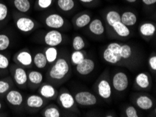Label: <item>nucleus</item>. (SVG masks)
Instances as JSON below:
<instances>
[{"instance_id": "20", "label": "nucleus", "mask_w": 156, "mask_h": 117, "mask_svg": "<svg viewBox=\"0 0 156 117\" xmlns=\"http://www.w3.org/2000/svg\"><path fill=\"white\" fill-rule=\"evenodd\" d=\"M112 27L115 34L120 37H127L131 34V30L129 27L125 25L120 20L115 23L112 26Z\"/></svg>"}, {"instance_id": "8", "label": "nucleus", "mask_w": 156, "mask_h": 117, "mask_svg": "<svg viewBox=\"0 0 156 117\" xmlns=\"http://www.w3.org/2000/svg\"><path fill=\"white\" fill-rule=\"evenodd\" d=\"M58 102L60 106L66 110H72L76 107L74 95L68 90H62L58 95Z\"/></svg>"}, {"instance_id": "23", "label": "nucleus", "mask_w": 156, "mask_h": 117, "mask_svg": "<svg viewBox=\"0 0 156 117\" xmlns=\"http://www.w3.org/2000/svg\"><path fill=\"white\" fill-rule=\"evenodd\" d=\"M44 53L48 64H53L58 58V49L55 46H48L45 49Z\"/></svg>"}, {"instance_id": "43", "label": "nucleus", "mask_w": 156, "mask_h": 117, "mask_svg": "<svg viewBox=\"0 0 156 117\" xmlns=\"http://www.w3.org/2000/svg\"><path fill=\"white\" fill-rule=\"evenodd\" d=\"M2 108V102H0V110H1Z\"/></svg>"}, {"instance_id": "7", "label": "nucleus", "mask_w": 156, "mask_h": 117, "mask_svg": "<svg viewBox=\"0 0 156 117\" xmlns=\"http://www.w3.org/2000/svg\"><path fill=\"white\" fill-rule=\"evenodd\" d=\"M44 23L48 27L53 30H58L65 26L66 20L60 14L51 13L45 18Z\"/></svg>"}, {"instance_id": "24", "label": "nucleus", "mask_w": 156, "mask_h": 117, "mask_svg": "<svg viewBox=\"0 0 156 117\" xmlns=\"http://www.w3.org/2000/svg\"><path fill=\"white\" fill-rule=\"evenodd\" d=\"M13 6L21 13H27L31 9V2L30 0H13Z\"/></svg>"}, {"instance_id": "5", "label": "nucleus", "mask_w": 156, "mask_h": 117, "mask_svg": "<svg viewBox=\"0 0 156 117\" xmlns=\"http://www.w3.org/2000/svg\"><path fill=\"white\" fill-rule=\"evenodd\" d=\"M97 93L103 100H108L112 96V85L110 81L105 77L100 78L97 83Z\"/></svg>"}, {"instance_id": "15", "label": "nucleus", "mask_w": 156, "mask_h": 117, "mask_svg": "<svg viewBox=\"0 0 156 117\" xmlns=\"http://www.w3.org/2000/svg\"><path fill=\"white\" fill-rule=\"evenodd\" d=\"M39 93L44 98L53 99L58 96V90L52 84L45 83L40 87Z\"/></svg>"}, {"instance_id": "19", "label": "nucleus", "mask_w": 156, "mask_h": 117, "mask_svg": "<svg viewBox=\"0 0 156 117\" xmlns=\"http://www.w3.org/2000/svg\"><path fill=\"white\" fill-rule=\"evenodd\" d=\"M16 61L21 65L28 67L32 65L33 63V57L30 51L24 50L17 54Z\"/></svg>"}, {"instance_id": "9", "label": "nucleus", "mask_w": 156, "mask_h": 117, "mask_svg": "<svg viewBox=\"0 0 156 117\" xmlns=\"http://www.w3.org/2000/svg\"><path fill=\"white\" fill-rule=\"evenodd\" d=\"M95 66V62L93 59L86 58L81 63L76 65V70L80 75L87 76L93 72Z\"/></svg>"}, {"instance_id": "14", "label": "nucleus", "mask_w": 156, "mask_h": 117, "mask_svg": "<svg viewBox=\"0 0 156 117\" xmlns=\"http://www.w3.org/2000/svg\"><path fill=\"white\" fill-rule=\"evenodd\" d=\"M6 100L11 105L19 107L23 104V96L22 93L17 90H11L7 93Z\"/></svg>"}, {"instance_id": "31", "label": "nucleus", "mask_w": 156, "mask_h": 117, "mask_svg": "<svg viewBox=\"0 0 156 117\" xmlns=\"http://www.w3.org/2000/svg\"><path fill=\"white\" fill-rule=\"evenodd\" d=\"M120 55L122 60H128L132 58L133 55V50L130 45L127 44H121L120 49Z\"/></svg>"}, {"instance_id": "3", "label": "nucleus", "mask_w": 156, "mask_h": 117, "mask_svg": "<svg viewBox=\"0 0 156 117\" xmlns=\"http://www.w3.org/2000/svg\"><path fill=\"white\" fill-rule=\"evenodd\" d=\"M129 77L125 71H117L113 74L112 78V85L115 91L122 93L129 86Z\"/></svg>"}, {"instance_id": "2", "label": "nucleus", "mask_w": 156, "mask_h": 117, "mask_svg": "<svg viewBox=\"0 0 156 117\" xmlns=\"http://www.w3.org/2000/svg\"><path fill=\"white\" fill-rule=\"evenodd\" d=\"M121 44L117 42H113L105 47L102 52V58L106 63L111 64H119L122 60L120 55Z\"/></svg>"}, {"instance_id": "17", "label": "nucleus", "mask_w": 156, "mask_h": 117, "mask_svg": "<svg viewBox=\"0 0 156 117\" xmlns=\"http://www.w3.org/2000/svg\"><path fill=\"white\" fill-rule=\"evenodd\" d=\"M13 79L16 84L19 86H23L28 81L27 73L24 68L18 67L13 72Z\"/></svg>"}, {"instance_id": "18", "label": "nucleus", "mask_w": 156, "mask_h": 117, "mask_svg": "<svg viewBox=\"0 0 156 117\" xmlns=\"http://www.w3.org/2000/svg\"><path fill=\"white\" fill-rule=\"evenodd\" d=\"M26 104L31 109H39L44 106V97L39 95H31L26 100Z\"/></svg>"}, {"instance_id": "4", "label": "nucleus", "mask_w": 156, "mask_h": 117, "mask_svg": "<svg viewBox=\"0 0 156 117\" xmlns=\"http://www.w3.org/2000/svg\"><path fill=\"white\" fill-rule=\"evenodd\" d=\"M74 97L76 103L81 106H94L98 103V97L93 93L88 90L78 91L76 93Z\"/></svg>"}, {"instance_id": "39", "label": "nucleus", "mask_w": 156, "mask_h": 117, "mask_svg": "<svg viewBox=\"0 0 156 117\" xmlns=\"http://www.w3.org/2000/svg\"><path fill=\"white\" fill-rule=\"evenodd\" d=\"M148 65L151 70L156 71V55H152L148 59Z\"/></svg>"}, {"instance_id": "27", "label": "nucleus", "mask_w": 156, "mask_h": 117, "mask_svg": "<svg viewBox=\"0 0 156 117\" xmlns=\"http://www.w3.org/2000/svg\"><path fill=\"white\" fill-rule=\"evenodd\" d=\"M105 20L106 23L112 27L115 23L120 20V13L115 10L108 11L105 15Z\"/></svg>"}, {"instance_id": "1", "label": "nucleus", "mask_w": 156, "mask_h": 117, "mask_svg": "<svg viewBox=\"0 0 156 117\" xmlns=\"http://www.w3.org/2000/svg\"><path fill=\"white\" fill-rule=\"evenodd\" d=\"M69 62L64 57L58 58L48 71V76L55 82H62L70 72Z\"/></svg>"}, {"instance_id": "34", "label": "nucleus", "mask_w": 156, "mask_h": 117, "mask_svg": "<svg viewBox=\"0 0 156 117\" xmlns=\"http://www.w3.org/2000/svg\"><path fill=\"white\" fill-rule=\"evenodd\" d=\"M53 3V0H37V5L38 8L41 10H45L52 6Z\"/></svg>"}, {"instance_id": "21", "label": "nucleus", "mask_w": 156, "mask_h": 117, "mask_svg": "<svg viewBox=\"0 0 156 117\" xmlns=\"http://www.w3.org/2000/svg\"><path fill=\"white\" fill-rule=\"evenodd\" d=\"M120 21L127 27H132L137 22V16L131 11H124L120 14Z\"/></svg>"}, {"instance_id": "30", "label": "nucleus", "mask_w": 156, "mask_h": 117, "mask_svg": "<svg viewBox=\"0 0 156 117\" xmlns=\"http://www.w3.org/2000/svg\"><path fill=\"white\" fill-rule=\"evenodd\" d=\"M72 46L74 51H82L86 47V42L82 36H74L72 42Z\"/></svg>"}, {"instance_id": "25", "label": "nucleus", "mask_w": 156, "mask_h": 117, "mask_svg": "<svg viewBox=\"0 0 156 117\" xmlns=\"http://www.w3.org/2000/svg\"><path fill=\"white\" fill-rule=\"evenodd\" d=\"M33 63L38 69H44L48 64L46 56L44 53L39 52L34 55L33 57Z\"/></svg>"}, {"instance_id": "37", "label": "nucleus", "mask_w": 156, "mask_h": 117, "mask_svg": "<svg viewBox=\"0 0 156 117\" xmlns=\"http://www.w3.org/2000/svg\"><path fill=\"white\" fill-rule=\"evenodd\" d=\"M9 64H10V62L7 56L0 53V70H6L9 68Z\"/></svg>"}, {"instance_id": "35", "label": "nucleus", "mask_w": 156, "mask_h": 117, "mask_svg": "<svg viewBox=\"0 0 156 117\" xmlns=\"http://www.w3.org/2000/svg\"><path fill=\"white\" fill-rule=\"evenodd\" d=\"M125 115L127 117H138L139 114L135 107L129 105L125 109Z\"/></svg>"}, {"instance_id": "33", "label": "nucleus", "mask_w": 156, "mask_h": 117, "mask_svg": "<svg viewBox=\"0 0 156 117\" xmlns=\"http://www.w3.org/2000/svg\"><path fill=\"white\" fill-rule=\"evenodd\" d=\"M11 45V39L6 34H0V51L8 49Z\"/></svg>"}, {"instance_id": "26", "label": "nucleus", "mask_w": 156, "mask_h": 117, "mask_svg": "<svg viewBox=\"0 0 156 117\" xmlns=\"http://www.w3.org/2000/svg\"><path fill=\"white\" fill-rule=\"evenodd\" d=\"M28 80L34 85L41 84L44 80V76L41 72L37 70H32L27 74Z\"/></svg>"}, {"instance_id": "28", "label": "nucleus", "mask_w": 156, "mask_h": 117, "mask_svg": "<svg viewBox=\"0 0 156 117\" xmlns=\"http://www.w3.org/2000/svg\"><path fill=\"white\" fill-rule=\"evenodd\" d=\"M57 5L61 11L69 12L74 9L75 7L74 0H58Z\"/></svg>"}, {"instance_id": "10", "label": "nucleus", "mask_w": 156, "mask_h": 117, "mask_svg": "<svg viewBox=\"0 0 156 117\" xmlns=\"http://www.w3.org/2000/svg\"><path fill=\"white\" fill-rule=\"evenodd\" d=\"M16 26L18 30L22 32H30L36 27L34 20L29 17L22 16L16 19Z\"/></svg>"}, {"instance_id": "40", "label": "nucleus", "mask_w": 156, "mask_h": 117, "mask_svg": "<svg viewBox=\"0 0 156 117\" xmlns=\"http://www.w3.org/2000/svg\"><path fill=\"white\" fill-rule=\"evenodd\" d=\"M144 5L152 6L156 3V0H141Z\"/></svg>"}, {"instance_id": "16", "label": "nucleus", "mask_w": 156, "mask_h": 117, "mask_svg": "<svg viewBox=\"0 0 156 117\" xmlns=\"http://www.w3.org/2000/svg\"><path fill=\"white\" fill-rule=\"evenodd\" d=\"M139 32L140 35L142 36L143 37H153L156 32L155 25L151 22L143 23L139 25Z\"/></svg>"}, {"instance_id": "41", "label": "nucleus", "mask_w": 156, "mask_h": 117, "mask_svg": "<svg viewBox=\"0 0 156 117\" xmlns=\"http://www.w3.org/2000/svg\"><path fill=\"white\" fill-rule=\"evenodd\" d=\"M79 1L83 4H90L92 2H93L94 0H79Z\"/></svg>"}, {"instance_id": "36", "label": "nucleus", "mask_w": 156, "mask_h": 117, "mask_svg": "<svg viewBox=\"0 0 156 117\" xmlns=\"http://www.w3.org/2000/svg\"><path fill=\"white\" fill-rule=\"evenodd\" d=\"M9 15V8L5 4L0 2V22L5 20Z\"/></svg>"}, {"instance_id": "6", "label": "nucleus", "mask_w": 156, "mask_h": 117, "mask_svg": "<svg viewBox=\"0 0 156 117\" xmlns=\"http://www.w3.org/2000/svg\"><path fill=\"white\" fill-rule=\"evenodd\" d=\"M64 41V35L58 30L48 31L44 37V42L48 46L57 47L60 45Z\"/></svg>"}, {"instance_id": "38", "label": "nucleus", "mask_w": 156, "mask_h": 117, "mask_svg": "<svg viewBox=\"0 0 156 117\" xmlns=\"http://www.w3.org/2000/svg\"><path fill=\"white\" fill-rule=\"evenodd\" d=\"M11 88V84L6 80H0V94L8 92Z\"/></svg>"}, {"instance_id": "29", "label": "nucleus", "mask_w": 156, "mask_h": 117, "mask_svg": "<svg viewBox=\"0 0 156 117\" xmlns=\"http://www.w3.org/2000/svg\"><path fill=\"white\" fill-rule=\"evenodd\" d=\"M86 53L82 51H74L71 53L70 60L73 65H77L78 64L83 60L86 58Z\"/></svg>"}, {"instance_id": "13", "label": "nucleus", "mask_w": 156, "mask_h": 117, "mask_svg": "<svg viewBox=\"0 0 156 117\" xmlns=\"http://www.w3.org/2000/svg\"><path fill=\"white\" fill-rule=\"evenodd\" d=\"M89 32L94 36H101L105 34V27L100 19L94 18L88 24Z\"/></svg>"}, {"instance_id": "11", "label": "nucleus", "mask_w": 156, "mask_h": 117, "mask_svg": "<svg viewBox=\"0 0 156 117\" xmlns=\"http://www.w3.org/2000/svg\"><path fill=\"white\" fill-rule=\"evenodd\" d=\"M134 83L136 86L141 90H149L151 86V79L150 75L145 71L139 72L135 76Z\"/></svg>"}, {"instance_id": "32", "label": "nucleus", "mask_w": 156, "mask_h": 117, "mask_svg": "<svg viewBox=\"0 0 156 117\" xmlns=\"http://www.w3.org/2000/svg\"><path fill=\"white\" fill-rule=\"evenodd\" d=\"M43 116L44 117H60L61 116V112L57 107L50 106L44 111Z\"/></svg>"}, {"instance_id": "12", "label": "nucleus", "mask_w": 156, "mask_h": 117, "mask_svg": "<svg viewBox=\"0 0 156 117\" xmlns=\"http://www.w3.org/2000/svg\"><path fill=\"white\" fill-rule=\"evenodd\" d=\"M134 103L136 106L141 110L147 111L152 109L154 102L153 99L147 95H139L134 98Z\"/></svg>"}, {"instance_id": "42", "label": "nucleus", "mask_w": 156, "mask_h": 117, "mask_svg": "<svg viewBox=\"0 0 156 117\" xmlns=\"http://www.w3.org/2000/svg\"><path fill=\"white\" fill-rule=\"evenodd\" d=\"M127 2H128V3H135V2L137 1V0H125Z\"/></svg>"}, {"instance_id": "22", "label": "nucleus", "mask_w": 156, "mask_h": 117, "mask_svg": "<svg viewBox=\"0 0 156 117\" xmlns=\"http://www.w3.org/2000/svg\"><path fill=\"white\" fill-rule=\"evenodd\" d=\"M91 20V16L90 14L86 13H81L74 19V25L77 28L81 29L88 25Z\"/></svg>"}]
</instances>
